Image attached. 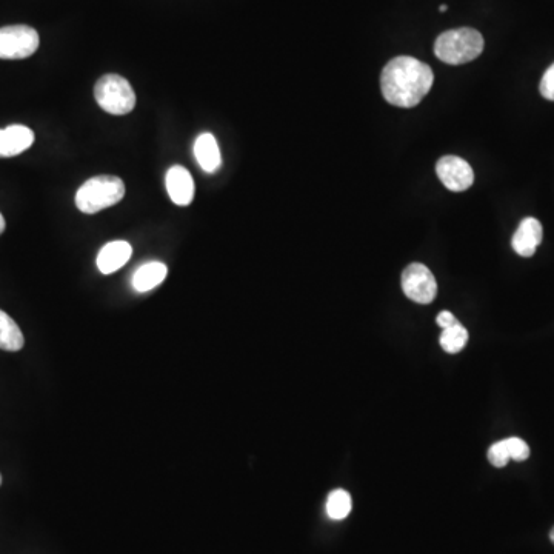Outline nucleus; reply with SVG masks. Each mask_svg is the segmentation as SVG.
<instances>
[{"label": "nucleus", "instance_id": "obj_12", "mask_svg": "<svg viewBox=\"0 0 554 554\" xmlns=\"http://www.w3.org/2000/svg\"><path fill=\"white\" fill-rule=\"evenodd\" d=\"M194 156L197 164L207 173H214L222 167V154L216 137L211 133H202L194 142Z\"/></svg>", "mask_w": 554, "mask_h": 554}, {"label": "nucleus", "instance_id": "obj_11", "mask_svg": "<svg viewBox=\"0 0 554 554\" xmlns=\"http://www.w3.org/2000/svg\"><path fill=\"white\" fill-rule=\"evenodd\" d=\"M133 248L128 242L114 241L102 247V250L97 254V268L102 274H113L117 270H121L128 261H130Z\"/></svg>", "mask_w": 554, "mask_h": 554}, {"label": "nucleus", "instance_id": "obj_9", "mask_svg": "<svg viewBox=\"0 0 554 554\" xmlns=\"http://www.w3.org/2000/svg\"><path fill=\"white\" fill-rule=\"evenodd\" d=\"M542 237L544 230L541 222L534 217H525L511 239V247L519 256L531 257L541 245Z\"/></svg>", "mask_w": 554, "mask_h": 554}, {"label": "nucleus", "instance_id": "obj_14", "mask_svg": "<svg viewBox=\"0 0 554 554\" xmlns=\"http://www.w3.org/2000/svg\"><path fill=\"white\" fill-rule=\"evenodd\" d=\"M25 345L24 333L11 316L0 310V350L21 351Z\"/></svg>", "mask_w": 554, "mask_h": 554}, {"label": "nucleus", "instance_id": "obj_19", "mask_svg": "<svg viewBox=\"0 0 554 554\" xmlns=\"http://www.w3.org/2000/svg\"><path fill=\"white\" fill-rule=\"evenodd\" d=\"M539 90H541L542 97H545L547 101H554V64L542 76Z\"/></svg>", "mask_w": 554, "mask_h": 554}, {"label": "nucleus", "instance_id": "obj_24", "mask_svg": "<svg viewBox=\"0 0 554 554\" xmlns=\"http://www.w3.org/2000/svg\"><path fill=\"white\" fill-rule=\"evenodd\" d=\"M0 485H2V474H0Z\"/></svg>", "mask_w": 554, "mask_h": 554}, {"label": "nucleus", "instance_id": "obj_3", "mask_svg": "<svg viewBox=\"0 0 554 554\" xmlns=\"http://www.w3.org/2000/svg\"><path fill=\"white\" fill-rule=\"evenodd\" d=\"M125 196L121 177L96 176L85 182L76 193V207L85 214L99 213L119 204Z\"/></svg>", "mask_w": 554, "mask_h": 554}, {"label": "nucleus", "instance_id": "obj_21", "mask_svg": "<svg viewBox=\"0 0 554 554\" xmlns=\"http://www.w3.org/2000/svg\"><path fill=\"white\" fill-rule=\"evenodd\" d=\"M5 231V219L4 216H2V213H0V234L4 233Z\"/></svg>", "mask_w": 554, "mask_h": 554}, {"label": "nucleus", "instance_id": "obj_2", "mask_svg": "<svg viewBox=\"0 0 554 554\" xmlns=\"http://www.w3.org/2000/svg\"><path fill=\"white\" fill-rule=\"evenodd\" d=\"M484 37L473 28H458L442 33L434 42V54L448 65H464L484 51Z\"/></svg>", "mask_w": 554, "mask_h": 554}, {"label": "nucleus", "instance_id": "obj_5", "mask_svg": "<svg viewBox=\"0 0 554 554\" xmlns=\"http://www.w3.org/2000/svg\"><path fill=\"white\" fill-rule=\"evenodd\" d=\"M39 44H41L39 34L27 25L0 28V59H7V61L27 59L36 53Z\"/></svg>", "mask_w": 554, "mask_h": 554}, {"label": "nucleus", "instance_id": "obj_20", "mask_svg": "<svg viewBox=\"0 0 554 554\" xmlns=\"http://www.w3.org/2000/svg\"><path fill=\"white\" fill-rule=\"evenodd\" d=\"M436 322H438L439 327L445 330V328H450L453 327L454 324H458V319L454 318V314L450 313V311H442V313H439Z\"/></svg>", "mask_w": 554, "mask_h": 554}, {"label": "nucleus", "instance_id": "obj_4", "mask_svg": "<svg viewBox=\"0 0 554 554\" xmlns=\"http://www.w3.org/2000/svg\"><path fill=\"white\" fill-rule=\"evenodd\" d=\"M94 97L102 110L114 116H124L136 107V94L125 77L105 74L94 87Z\"/></svg>", "mask_w": 554, "mask_h": 554}, {"label": "nucleus", "instance_id": "obj_10", "mask_svg": "<svg viewBox=\"0 0 554 554\" xmlns=\"http://www.w3.org/2000/svg\"><path fill=\"white\" fill-rule=\"evenodd\" d=\"M34 144V133L25 125H11L0 130V157H14Z\"/></svg>", "mask_w": 554, "mask_h": 554}, {"label": "nucleus", "instance_id": "obj_16", "mask_svg": "<svg viewBox=\"0 0 554 554\" xmlns=\"http://www.w3.org/2000/svg\"><path fill=\"white\" fill-rule=\"evenodd\" d=\"M468 342V331L464 325L454 324L453 327L445 328L441 336V347L447 353L456 354L464 350Z\"/></svg>", "mask_w": 554, "mask_h": 554}, {"label": "nucleus", "instance_id": "obj_7", "mask_svg": "<svg viewBox=\"0 0 554 554\" xmlns=\"http://www.w3.org/2000/svg\"><path fill=\"white\" fill-rule=\"evenodd\" d=\"M439 181L450 191H465L473 185L474 173L471 165L458 156H445L436 165Z\"/></svg>", "mask_w": 554, "mask_h": 554}, {"label": "nucleus", "instance_id": "obj_22", "mask_svg": "<svg viewBox=\"0 0 554 554\" xmlns=\"http://www.w3.org/2000/svg\"><path fill=\"white\" fill-rule=\"evenodd\" d=\"M447 10H448L447 5H441V7H439V11H441V13H445V11Z\"/></svg>", "mask_w": 554, "mask_h": 554}, {"label": "nucleus", "instance_id": "obj_8", "mask_svg": "<svg viewBox=\"0 0 554 554\" xmlns=\"http://www.w3.org/2000/svg\"><path fill=\"white\" fill-rule=\"evenodd\" d=\"M168 196L179 207H187L194 199V181L190 171L181 165H174L165 177Z\"/></svg>", "mask_w": 554, "mask_h": 554}, {"label": "nucleus", "instance_id": "obj_18", "mask_svg": "<svg viewBox=\"0 0 554 554\" xmlns=\"http://www.w3.org/2000/svg\"><path fill=\"white\" fill-rule=\"evenodd\" d=\"M488 461L496 468H504L508 464L510 454H508L507 445L504 441L491 445L490 450H488Z\"/></svg>", "mask_w": 554, "mask_h": 554}, {"label": "nucleus", "instance_id": "obj_15", "mask_svg": "<svg viewBox=\"0 0 554 554\" xmlns=\"http://www.w3.org/2000/svg\"><path fill=\"white\" fill-rule=\"evenodd\" d=\"M353 502L351 496L345 490L331 491L327 501V514L334 521H342L350 514Z\"/></svg>", "mask_w": 554, "mask_h": 554}, {"label": "nucleus", "instance_id": "obj_13", "mask_svg": "<svg viewBox=\"0 0 554 554\" xmlns=\"http://www.w3.org/2000/svg\"><path fill=\"white\" fill-rule=\"evenodd\" d=\"M167 274V265L162 262H148L134 273L133 288L139 293H147L159 287L165 281Z\"/></svg>", "mask_w": 554, "mask_h": 554}, {"label": "nucleus", "instance_id": "obj_17", "mask_svg": "<svg viewBox=\"0 0 554 554\" xmlns=\"http://www.w3.org/2000/svg\"><path fill=\"white\" fill-rule=\"evenodd\" d=\"M505 445H507L508 454H510V459L514 461L522 462L527 461L528 456H530V448L525 444L522 439L519 438H508L505 439Z\"/></svg>", "mask_w": 554, "mask_h": 554}, {"label": "nucleus", "instance_id": "obj_6", "mask_svg": "<svg viewBox=\"0 0 554 554\" xmlns=\"http://www.w3.org/2000/svg\"><path fill=\"white\" fill-rule=\"evenodd\" d=\"M402 290L416 304L428 305L436 299L438 282L424 264H411L402 273Z\"/></svg>", "mask_w": 554, "mask_h": 554}, {"label": "nucleus", "instance_id": "obj_1", "mask_svg": "<svg viewBox=\"0 0 554 554\" xmlns=\"http://www.w3.org/2000/svg\"><path fill=\"white\" fill-rule=\"evenodd\" d=\"M433 70L410 56L394 57L385 65L381 90L385 101L394 107L413 108L421 104L433 87Z\"/></svg>", "mask_w": 554, "mask_h": 554}, {"label": "nucleus", "instance_id": "obj_23", "mask_svg": "<svg viewBox=\"0 0 554 554\" xmlns=\"http://www.w3.org/2000/svg\"><path fill=\"white\" fill-rule=\"evenodd\" d=\"M550 539H551V542H553V544H554V528H553V530H551Z\"/></svg>", "mask_w": 554, "mask_h": 554}]
</instances>
